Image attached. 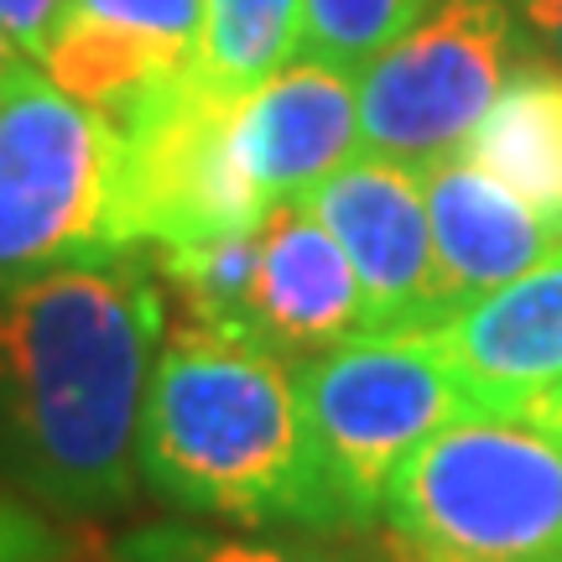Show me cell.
I'll return each instance as SVG.
<instances>
[{"instance_id": "2", "label": "cell", "mask_w": 562, "mask_h": 562, "mask_svg": "<svg viewBox=\"0 0 562 562\" xmlns=\"http://www.w3.org/2000/svg\"><path fill=\"white\" fill-rule=\"evenodd\" d=\"M140 484L188 516L318 531L297 364L178 323L140 412Z\"/></svg>"}, {"instance_id": "23", "label": "cell", "mask_w": 562, "mask_h": 562, "mask_svg": "<svg viewBox=\"0 0 562 562\" xmlns=\"http://www.w3.org/2000/svg\"><path fill=\"white\" fill-rule=\"evenodd\" d=\"M21 68H32V58H26V53L16 47V42H11V32L0 26V89H5L11 79H16Z\"/></svg>"}, {"instance_id": "21", "label": "cell", "mask_w": 562, "mask_h": 562, "mask_svg": "<svg viewBox=\"0 0 562 562\" xmlns=\"http://www.w3.org/2000/svg\"><path fill=\"white\" fill-rule=\"evenodd\" d=\"M526 63L562 68V0H505Z\"/></svg>"}, {"instance_id": "10", "label": "cell", "mask_w": 562, "mask_h": 562, "mask_svg": "<svg viewBox=\"0 0 562 562\" xmlns=\"http://www.w3.org/2000/svg\"><path fill=\"white\" fill-rule=\"evenodd\" d=\"M360 334H370V307L344 245L313 220L307 203H277L261 224V261L240 339L302 364Z\"/></svg>"}, {"instance_id": "8", "label": "cell", "mask_w": 562, "mask_h": 562, "mask_svg": "<svg viewBox=\"0 0 562 562\" xmlns=\"http://www.w3.org/2000/svg\"><path fill=\"white\" fill-rule=\"evenodd\" d=\"M302 203L355 266L370 307V334H412L442 323L432 220L417 167L355 157Z\"/></svg>"}, {"instance_id": "22", "label": "cell", "mask_w": 562, "mask_h": 562, "mask_svg": "<svg viewBox=\"0 0 562 562\" xmlns=\"http://www.w3.org/2000/svg\"><path fill=\"white\" fill-rule=\"evenodd\" d=\"M74 11H79V0H0V26L11 32V42L26 58L37 63Z\"/></svg>"}, {"instance_id": "18", "label": "cell", "mask_w": 562, "mask_h": 562, "mask_svg": "<svg viewBox=\"0 0 562 562\" xmlns=\"http://www.w3.org/2000/svg\"><path fill=\"white\" fill-rule=\"evenodd\" d=\"M100 562H364L334 547L313 542H256L235 531H209L188 521H151L125 531L121 542L104 547Z\"/></svg>"}, {"instance_id": "12", "label": "cell", "mask_w": 562, "mask_h": 562, "mask_svg": "<svg viewBox=\"0 0 562 562\" xmlns=\"http://www.w3.org/2000/svg\"><path fill=\"white\" fill-rule=\"evenodd\" d=\"M422 188H427V220H432L442 318L531 271L562 240V229H552L542 214H531L516 193H505L469 157H448L427 167Z\"/></svg>"}, {"instance_id": "9", "label": "cell", "mask_w": 562, "mask_h": 562, "mask_svg": "<svg viewBox=\"0 0 562 562\" xmlns=\"http://www.w3.org/2000/svg\"><path fill=\"white\" fill-rule=\"evenodd\" d=\"M417 334L459 370L480 412L542 417L562 391V240L531 271Z\"/></svg>"}, {"instance_id": "19", "label": "cell", "mask_w": 562, "mask_h": 562, "mask_svg": "<svg viewBox=\"0 0 562 562\" xmlns=\"http://www.w3.org/2000/svg\"><path fill=\"white\" fill-rule=\"evenodd\" d=\"M104 558V547L79 521H63L42 505L0 490V562H89Z\"/></svg>"}, {"instance_id": "16", "label": "cell", "mask_w": 562, "mask_h": 562, "mask_svg": "<svg viewBox=\"0 0 562 562\" xmlns=\"http://www.w3.org/2000/svg\"><path fill=\"white\" fill-rule=\"evenodd\" d=\"M256 261H261V229L157 250V277L182 302L188 323H203V328H220V334L240 339Z\"/></svg>"}, {"instance_id": "17", "label": "cell", "mask_w": 562, "mask_h": 562, "mask_svg": "<svg viewBox=\"0 0 562 562\" xmlns=\"http://www.w3.org/2000/svg\"><path fill=\"white\" fill-rule=\"evenodd\" d=\"M432 11L438 0H302V58L364 74Z\"/></svg>"}, {"instance_id": "24", "label": "cell", "mask_w": 562, "mask_h": 562, "mask_svg": "<svg viewBox=\"0 0 562 562\" xmlns=\"http://www.w3.org/2000/svg\"><path fill=\"white\" fill-rule=\"evenodd\" d=\"M542 422H552V427H562V391L547 402V412H542Z\"/></svg>"}, {"instance_id": "14", "label": "cell", "mask_w": 562, "mask_h": 562, "mask_svg": "<svg viewBox=\"0 0 562 562\" xmlns=\"http://www.w3.org/2000/svg\"><path fill=\"white\" fill-rule=\"evenodd\" d=\"M37 68L63 94H74L94 115L121 125L146 100H157L161 89H172L182 74H193V58L172 53L167 42L146 37L136 26H115V21L74 11L58 26V37L47 42Z\"/></svg>"}, {"instance_id": "6", "label": "cell", "mask_w": 562, "mask_h": 562, "mask_svg": "<svg viewBox=\"0 0 562 562\" xmlns=\"http://www.w3.org/2000/svg\"><path fill=\"white\" fill-rule=\"evenodd\" d=\"M245 94L182 74L172 89L121 121V172H115V240L121 256L172 250L220 235L261 229L271 203L256 188L235 140Z\"/></svg>"}, {"instance_id": "11", "label": "cell", "mask_w": 562, "mask_h": 562, "mask_svg": "<svg viewBox=\"0 0 562 562\" xmlns=\"http://www.w3.org/2000/svg\"><path fill=\"white\" fill-rule=\"evenodd\" d=\"M235 140L266 203H302L339 167L364 157L360 74L318 58H292L240 100Z\"/></svg>"}, {"instance_id": "4", "label": "cell", "mask_w": 562, "mask_h": 562, "mask_svg": "<svg viewBox=\"0 0 562 562\" xmlns=\"http://www.w3.org/2000/svg\"><path fill=\"white\" fill-rule=\"evenodd\" d=\"M318 537L381 521L385 490L422 442L474 417L459 370L427 334H360L297 364Z\"/></svg>"}, {"instance_id": "13", "label": "cell", "mask_w": 562, "mask_h": 562, "mask_svg": "<svg viewBox=\"0 0 562 562\" xmlns=\"http://www.w3.org/2000/svg\"><path fill=\"white\" fill-rule=\"evenodd\" d=\"M463 157L562 229V68L521 63L474 125Z\"/></svg>"}, {"instance_id": "1", "label": "cell", "mask_w": 562, "mask_h": 562, "mask_svg": "<svg viewBox=\"0 0 562 562\" xmlns=\"http://www.w3.org/2000/svg\"><path fill=\"white\" fill-rule=\"evenodd\" d=\"M167 286L136 256L0 286V490L63 521L140 484V412Z\"/></svg>"}, {"instance_id": "3", "label": "cell", "mask_w": 562, "mask_h": 562, "mask_svg": "<svg viewBox=\"0 0 562 562\" xmlns=\"http://www.w3.org/2000/svg\"><path fill=\"white\" fill-rule=\"evenodd\" d=\"M381 526L402 562H562V427L448 422L396 469Z\"/></svg>"}, {"instance_id": "15", "label": "cell", "mask_w": 562, "mask_h": 562, "mask_svg": "<svg viewBox=\"0 0 562 562\" xmlns=\"http://www.w3.org/2000/svg\"><path fill=\"white\" fill-rule=\"evenodd\" d=\"M292 58H302V0H209V26L193 63L203 83L250 94Z\"/></svg>"}, {"instance_id": "5", "label": "cell", "mask_w": 562, "mask_h": 562, "mask_svg": "<svg viewBox=\"0 0 562 562\" xmlns=\"http://www.w3.org/2000/svg\"><path fill=\"white\" fill-rule=\"evenodd\" d=\"M121 131L37 63L0 89V286L125 261L115 240Z\"/></svg>"}, {"instance_id": "7", "label": "cell", "mask_w": 562, "mask_h": 562, "mask_svg": "<svg viewBox=\"0 0 562 562\" xmlns=\"http://www.w3.org/2000/svg\"><path fill=\"white\" fill-rule=\"evenodd\" d=\"M521 63L505 0H438L432 16L360 74L364 157L417 172L463 157L474 125Z\"/></svg>"}, {"instance_id": "20", "label": "cell", "mask_w": 562, "mask_h": 562, "mask_svg": "<svg viewBox=\"0 0 562 562\" xmlns=\"http://www.w3.org/2000/svg\"><path fill=\"white\" fill-rule=\"evenodd\" d=\"M79 16L136 26V32L167 42L172 53L199 63L203 26H209V0H79Z\"/></svg>"}]
</instances>
